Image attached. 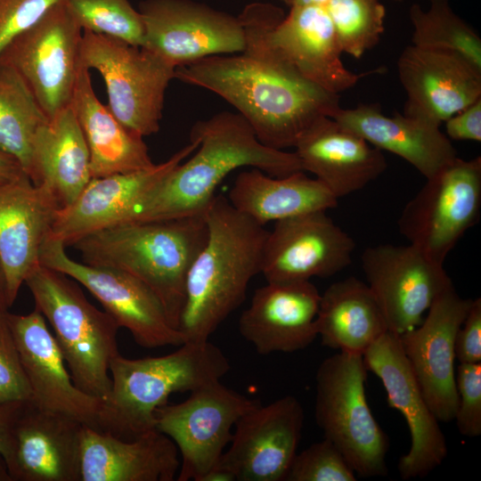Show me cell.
<instances>
[{"label": "cell", "mask_w": 481, "mask_h": 481, "mask_svg": "<svg viewBox=\"0 0 481 481\" xmlns=\"http://www.w3.org/2000/svg\"><path fill=\"white\" fill-rule=\"evenodd\" d=\"M175 78L232 105L265 145L294 147L317 120L340 109L338 94L305 80L289 67L245 53L207 57L176 67Z\"/></svg>", "instance_id": "cell-1"}, {"label": "cell", "mask_w": 481, "mask_h": 481, "mask_svg": "<svg viewBox=\"0 0 481 481\" xmlns=\"http://www.w3.org/2000/svg\"><path fill=\"white\" fill-rule=\"evenodd\" d=\"M190 139L198 142L197 151L161 179L125 222L202 215L217 186L240 167L257 168L276 177L303 171L295 151L262 143L239 113L221 111L197 121Z\"/></svg>", "instance_id": "cell-2"}, {"label": "cell", "mask_w": 481, "mask_h": 481, "mask_svg": "<svg viewBox=\"0 0 481 481\" xmlns=\"http://www.w3.org/2000/svg\"><path fill=\"white\" fill-rule=\"evenodd\" d=\"M208 235L187 274L178 330L185 342H205L245 300L261 273L268 231L216 195L203 213Z\"/></svg>", "instance_id": "cell-3"}, {"label": "cell", "mask_w": 481, "mask_h": 481, "mask_svg": "<svg viewBox=\"0 0 481 481\" xmlns=\"http://www.w3.org/2000/svg\"><path fill=\"white\" fill-rule=\"evenodd\" d=\"M208 235L202 214L119 223L86 235L73 247L82 262L126 272L147 285L178 330L187 274Z\"/></svg>", "instance_id": "cell-4"}, {"label": "cell", "mask_w": 481, "mask_h": 481, "mask_svg": "<svg viewBox=\"0 0 481 481\" xmlns=\"http://www.w3.org/2000/svg\"><path fill=\"white\" fill-rule=\"evenodd\" d=\"M230 368L224 352L208 340L185 342L161 356L128 359L118 354L110 363L111 387L102 402L98 430L133 440L156 429V410L172 394L220 380Z\"/></svg>", "instance_id": "cell-5"}, {"label": "cell", "mask_w": 481, "mask_h": 481, "mask_svg": "<svg viewBox=\"0 0 481 481\" xmlns=\"http://www.w3.org/2000/svg\"><path fill=\"white\" fill-rule=\"evenodd\" d=\"M245 34L243 53L284 64L305 80L338 94L366 75L344 65L331 20L323 5L281 8L269 3L248 4L239 15Z\"/></svg>", "instance_id": "cell-6"}, {"label": "cell", "mask_w": 481, "mask_h": 481, "mask_svg": "<svg viewBox=\"0 0 481 481\" xmlns=\"http://www.w3.org/2000/svg\"><path fill=\"white\" fill-rule=\"evenodd\" d=\"M37 308L48 321L76 387L104 400L110 394V363L119 354V326L86 298L77 282L43 265L25 280Z\"/></svg>", "instance_id": "cell-7"}, {"label": "cell", "mask_w": 481, "mask_h": 481, "mask_svg": "<svg viewBox=\"0 0 481 481\" xmlns=\"http://www.w3.org/2000/svg\"><path fill=\"white\" fill-rule=\"evenodd\" d=\"M367 369L362 355L338 352L316 371L314 415L324 438L363 477L387 474L389 442L366 400Z\"/></svg>", "instance_id": "cell-8"}, {"label": "cell", "mask_w": 481, "mask_h": 481, "mask_svg": "<svg viewBox=\"0 0 481 481\" xmlns=\"http://www.w3.org/2000/svg\"><path fill=\"white\" fill-rule=\"evenodd\" d=\"M80 61L100 73L107 106L126 127L142 137L159 130L174 65L143 46L90 31L82 34Z\"/></svg>", "instance_id": "cell-9"}, {"label": "cell", "mask_w": 481, "mask_h": 481, "mask_svg": "<svg viewBox=\"0 0 481 481\" xmlns=\"http://www.w3.org/2000/svg\"><path fill=\"white\" fill-rule=\"evenodd\" d=\"M481 158L457 157L404 206L400 233L434 261L443 264L465 232L479 220Z\"/></svg>", "instance_id": "cell-10"}, {"label": "cell", "mask_w": 481, "mask_h": 481, "mask_svg": "<svg viewBox=\"0 0 481 481\" xmlns=\"http://www.w3.org/2000/svg\"><path fill=\"white\" fill-rule=\"evenodd\" d=\"M259 404L215 380L192 390L182 403L158 408L155 428L181 454L177 481H200L215 468L236 421Z\"/></svg>", "instance_id": "cell-11"}, {"label": "cell", "mask_w": 481, "mask_h": 481, "mask_svg": "<svg viewBox=\"0 0 481 481\" xmlns=\"http://www.w3.org/2000/svg\"><path fill=\"white\" fill-rule=\"evenodd\" d=\"M82 34L63 0L13 39L0 55L21 76L48 118L70 104L80 65Z\"/></svg>", "instance_id": "cell-12"}, {"label": "cell", "mask_w": 481, "mask_h": 481, "mask_svg": "<svg viewBox=\"0 0 481 481\" xmlns=\"http://www.w3.org/2000/svg\"><path fill=\"white\" fill-rule=\"evenodd\" d=\"M40 264L68 275L88 289L119 328L128 330L141 346H180L184 343L156 294L129 273L74 260L61 242L51 240H46L41 249Z\"/></svg>", "instance_id": "cell-13"}, {"label": "cell", "mask_w": 481, "mask_h": 481, "mask_svg": "<svg viewBox=\"0 0 481 481\" xmlns=\"http://www.w3.org/2000/svg\"><path fill=\"white\" fill-rule=\"evenodd\" d=\"M143 47L175 68L207 57L242 53L239 16L192 0H144L139 4Z\"/></svg>", "instance_id": "cell-14"}, {"label": "cell", "mask_w": 481, "mask_h": 481, "mask_svg": "<svg viewBox=\"0 0 481 481\" xmlns=\"http://www.w3.org/2000/svg\"><path fill=\"white\" fill-rule=\"evenodd\" d=\"M361 264L388 331L395 335L420 325L423 314L452 285L444 265L412 244L369 247Z\"/></svg>", "instance_id": "cell-15"}, {"label": "cell", "mask_w": 481, "mask_h": 481, "mask_svg": "<svg viewBox=\"0 0 481 481\" xmlns=\"http://www.w3.org/2000/svg\"><path fill=\"white\" fill-rule=\"evenodd\" d=\"M367 371L382 382L389 407L404 417L411 434L409 452L398 461L404 480L423 477L448 453L446 440L403 352L398 335L386 332L363 354Z\"/></svg>", "instance_id": "cell-16"}, {"label": "cell", "mask_w": 481, "mask_h": 481, "mask_svg": "<svg viewBox=\"0 0 481 481\" xmlns=\"http://www.w3.org/2000/svg\"><path fill=\"white\" fill-rule=\"evenodd\" d=\"M303 424V407L293 395L259 404L236 421L230 446L216 466L235 481H286Z\"/></svg>", "instance_id": "cell-17"}, {"label": "cell", "mask_w": 481, "mask_h": 481, "mask_svg": "<svg viewBox=\"0 0 481 481\" xmlns=\"http://www.w3.org/2000/svg\"><path fill=\"white\" fill-rule=\"evenodd\" d=\"M355 242L326 211L274 222L265 241L261 273L267 282L330 277L352 263Z\"/></svg>", "instance_id": "cell-18"}, {"label": "cell", "mask_w": 481, "mask_h": 481, "mask_svg": "<svg viewBox=\"0 0 481 481\" xmlns=\"http://www.w3.org/2000/svg\"><path fill=\"white\" fill-rule=\"evenodd\" d=\"M471 303L452 284L433 302L420 325L398 335L412 371L438 421L450 422L455 417L454 340Z\"/></svg>", "instance_id": "cell-19"}, {"label": "cell", "mask_w": 481, "mask_h": 481, "mask_svg": "<svg viewBox=\"0 0 481 481\" xmlns=\"http://www.w3.org/2000/svg\"><path fill=\"white\" fill-rule=\"evenodd\" d=\"M404 115L440 126L481 98V69L451 51L408 45L397 61Z\"/></svg>", "instance_id": "cell-20"}, {"label": "cell", "mask_w": 481, "mask_h": 481, "mask_svg": "<svg viewBox=\"0 0 481 481\" xmlns=\"http://www.w3.org/2000/svg\"><path fill=\"white\" fill-rule=\"evenodd\" d=\"M197 147L198 142L190 139L187 145L162 163L139 171L92 178L72 203L57 210L47 240L73 246L86 235L125 222L147 193Z\"/></svg>", "instance_id": "cell-21"}, {"label": "cell", "mask_w": 481, "mask_h": 481, "mask_svg": "<svg viewBox=\"0 0 481 481\" xmlns=\"http://www.w3.org/2000/svg\"><path fill=\"white\" fill-rule=\"evenodd\" d=\"M20 362L32 395V403L44 411L73 418L98 430L102 400L74 384L44 315L35 308L28 314L7 313Z\"/></svg>", "instance_id": "cell-22"}, {"label": "cell", "mask_w": 481, "mask_h": 481, "mask_svg": "<svg viewBox=\"0 0 481 481\" xmlns=\"http://www.w3.org/2000/svg\"><path fill=\"white\" fill-rule=\"evenodd\" d=\"M83 425L27 402L14 426L4 463L12 481H81Z\"/></svg>", "instance_id": "cell-23"}, {"label": "cell", "mask_w": 481, "mask_h": 481, "mask_svg": "<svg viewBox=\"0 0 481 481\" xmlns=\"http://www.w3.org/2000/svg\"><path fill=\"white\" fill-rule=\"evenodd\" d=\"M60 205L44 185H36L26 173L0 184V260L12 305L20 286L40 265Z\"/></svg>", "instance_id": "cell-24"}, {"label": "cell", "mask_w": 481, "mask_h": 481, "mask_svg": "<svg viewBox=\"0 0 481 481\" xmlns=\"http://www.w3.org/2000/svg\"><path fill=\"white\" fill-rule=\"evenodd\" d=\"M320 298L310 281L267 282L240 316L239 331L259 355L305 349L318 336Z\"/></svg>", "instance_id": "cell-25"}, {"label": "cell", "mask_w": 481, "mask_h": 481, "mask_svg": "<svg viewBox=\"0 0 481 481\" xmlns=\"http://www.w3.org/2000/svg\"><path fill=\"white\" fill-rule=\"evenodd\" d=\"M294 148L302 170L338 200L364 188L387 167L383 151L329 117L312 125Z\"/></svg>", "instance_id": "cell-26"}, {"label": "cell", "mask_w": 481, "mask_h": 481, "mask_svg": "<svg viewBox=\"0 0 481 481\" xmlns=\"http://www.w3.org/2000/svg\"><path fill=\"white\" fill-rule=\"evenodd\" d=\"M179 468L177 447L157 429L124 440L83 425L81 481H173Z\"/></svg>", "instance_id": "cell-27"}, {"label": "cell", "mask_w": 481, "mask_h": 481, "mask_svg": "<svg viewBox=\"0 0 481 481\" xmlns=\"http://www.w3.org/2000/svg\"><path fill=\"white\" fill-rule=\"evenodd\" d=\"M331 118L381 151L401 157L426 179L458 157L438 126L398 112L386 116L377 103L340 108Z\"/></svg>", "instance_id": "cell-28"}, {"label": "cell", "mask_w": 481, "mask_h": 481, "mask_svg": "<svg viewBox=\"0 0 481 481\" xmlns=\"http://www.w3.org/2000/svg\"><path fill=\"white\" fill-rule=\"evenodd\" d=\"M90 69L81 61L70 107L90 155L92 178L125 174L154 165L143 137L126 127L96 96Z\"/></svg>", "instance_id": "cell-29"}, {"label": "cell", "mask_w": 481, "mask_h": 481, "mask_svg": "<svg viewBox=\"0 0 481 481\" xmlns=\"http://www.w3.org/2000/svg\"><path fill=\"white\" fill-rule=\"evenodd\" d=\"M29 177L46 187L61 208L72 203L92 179L89 151L70 104L37 132Z\"/></svg>", "instance_id": "cell-30"}, {"label": "cell", "mask_w": 481, "mask_h": 481, "mask_svg": "<svg viewBox=\"0 0 481 481\" xmlns=\"http://www.w3.org/2000/svg\"><path fill=\"white\" fill-rule=\"evenodd\" d=\"M231 205L257 224L327 211L338 199L317 179L298 171L276 177L257 168L241 171L229 192Z\"/></svg>", "instance_id": "cell-31"}, {"label": "cell", "mask_w": 481, "mask_h": 481, "mask_svg": "<svg viewBox=\"0 0 481 481\" xmlns=\"http://www.w3.org/2000/svg\"><path fill=\"white\" fill-rule=\"evenodd\" d=\"M316 325L323 346L362 355L388 331L372 291L354 276L330 284L321 294Z\"/></svg>", "instance_id": "cell-32"}, {"label": "cell", "mask_w": 481, "mask_h": 481, "mask_svg": "<svg viewBox=\"0 0 481 481\" xmlns=\"http://www.w3.org/2000/svg\"><path fill=\"white\" fill-rule=\"evenodd\" d=\"M47 119L21 76L0 60V150L14 157L28 176L35 136Z\"/></svg>", "instance_id": "cell-33"}, {"label": "cell", "mask_w": 481, "mask_h": 481, "mask_svg": "<svg viewBox=\"0 0 481 481\" xmlns=\"http://www.w3.org/2000/svg\"><path fill=\"white\" fill-rule=\"evenodd\" d=\"M428 1L427 11L418 4L410 8L412 45L457 53L481 69V38L477 33L453 12L450 0Z\"/></svg>", "instance_id": "cell-34"}, {"label": "cell", "mask_w": 481, "mask_h": 481, "mask_svg": "<svg viewBox=\"0 0 481 481\" xmlns=\"http://www.w3.org/2000/svg\"><path fill=\"white\" fill-rule=\"evenodd\" d=\"M323 6L343 53L360 59L378 45L386 17L379 0H328Z\"/></svg>", "instance_id": "cell-35"}, {"label": "cell", "mask_w": 481, "mask_h": 481, "mask_svg": "<svg viewBox=\"0 0 481 481\" xmlns=\"http://www.w3.org/2000/svg\"><path fill=\"white\" fill-rule=\"evenodd\" d=\"M83 31L118 38L143 46L144 27L141 13L129 0H66Z\"/></svg>", "instance_id": "cell-36"}, {"label": "cell", "mask_w": 481, "mask_h": 481, "mask_svg": "<svg viewBox=\"0 0 481 481\" xmlns=\"http://www.w3.org/2000/svg\"><path fill=\"white\" fill-rule=\"evenodd\" d=\"M355 472L327 438L297 453L286 481H355Z\"/></svg>", "instance_id": "cell-37"}, {"label": "cell", "mask_w": 481, "mask_h": 481, "mask_svg": "<svg viewBox=\"0 0 481 481\" xmlns=\"http://www.w3.org/2000/svg\"><path fill=\"white\" fill-rule=\"evenodd\" d=\"M458 405L454 420L462 436L481 435V363H460L455 371Z\"/></svg>", "instance_id": "cell-38"}, {"label": "cell", "mask_w": 481, "mask_h": 481, "mask_svg": "<svg viewBox=\"0 0 481 481\" xmlns=\"http://www.w3.org/2000/svg\"><path fill=\"white\" fill-rule=\"evenodd\" d=\"M7 313H0V403L31 401V390L9 326Z\"/></svg>", "instance_id": "cell-39"}, {"label": "cell", "mask_w": 481, "mask_h": 481, "mask_svg": "<svg viewBox=\"0 0 481 481\" xmlns=\"http://www.w3.org/2000/svg\"><path fill=\"white\" fill-rule=\"evenodd\" d=\"M63 0H0V55L9 44Z\"/></svg>", "instance_id": "cell-40"}, {"label": "cell", "mask_w": 481, "mask_h": 481, "mask_svg": "<svg viewBox=\"0 0 481 481\" xmlns=\"http://www.w3.org/2000/svg\"><path fill=\"white\" fill-rule=\"evenodd\" d=\"M455 359L463 363H481V298L472 299L454 340Z\"/></svg>", "instance_id": "cell-41"}, {"label": "cell", "mask_w": 481, "mask_h": 481, "mask_svg": "<svg viewBox=\"0 0 481 481\" xmlns=\"http://www.w3.org/2000/svg\"><path fill=\"white\" fill-rule=\"evenodd\" d=\"M445 122L446 136L458 141H481V98Z\"/></svg>", "instance_id": "cell-42"}, {"label": "cell", "mask_w": 481, "mask_h": 481, "mask_svg": "<svg viewBox=\"0 0 481 481\" xmlns=\"http://www.w3.org/2000/svg\"><path fill=\"white\" fill-rule=\"evenodd\" d=\"M27 402L31 401L0 403V455L4 461L11 451L16 420Z\"/></svg>", "instance_id": "cell-43"}, {"label": "cell", "mask_w": 481, "mask_h": 481, "mask_svg": "<svg viewBox=\"0 0 481 481\" xmlns=\"http://www.w3.org/2000/svg\"><path fill=\"white\" fill-rule=\"evenodd\" d=\"M24 173L14 157L0 150V184L15 180Z\"/></svg>", "instance_id": "cell-44"}, {"label": "cell", "mask_w": 481, "mask_h": 481, "mask_svg": "<svg viewBox=\"0 0 481 481\" xmlns=\"http://www.w3.org/2000/svg\"><path fill=\"white\" fill-rule=\"evenodd\" d=\"M12 306L8 294L6 276L0 260V313L8 311Z\"/></svg>", "instance_id": "cell-45"}, {"label": "cell", "mask_w": 481, "mask_h": 481, "mask_svg": "<svg viewBox=\"0 0 481 481\" xmlns=\"http://www.w3.org/2000/svg\"><path fill=\"white\" fill-rule=\"evenodd\" d=\"M288 6L324 5L328 0H281Z\"/></svg>", "instance_id": "cell-46"}, {"label": "cell", "mask_w": 481, "mask_h": 481, "mask_svg": "<svg viewBox=\"0 0 481 481\" xmlns=\"http://www.w3.org/2000/svg\"><path fill=\"white\" fill-rule=\"evenodd\" d=\"M0 481H11V477L8 474L5 463L1 456H0Z\"/></svg>", "instance_id": "cell-47"}, {"label": "cell", "mask_w": 481, "mask_h": 481, "mask_svg": "<svg viewBox=\"0 0 481 481\" xmlns=\"http://www.w3.org/2000/svg\"><path fill=\"white\" fill-rule=\"evenodd\" d=\"M393 1H395V2H399V3H400V2H402L403 0H393Z\"/></svg>", "instance_id": "cell-48"}]
</instances>
